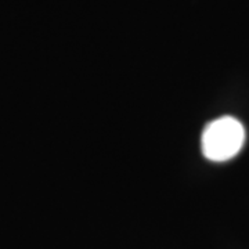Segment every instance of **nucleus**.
I'll list each match as a JSON object with an SVG mask.
<instances>
[{
    "instance_id": "obj_1",
    "label": "nucleus",
    "mask_w": 249,
    "mask_h": 249,
    "mask_svg": "<svg viewBox=\"0 0 249 249\" xmlns=\"http://www.w3.org/2000/svg\"><path fill=\"white\" fill-rule=\"evenodd\" d=\"M245 142V127L237 118L220 116L205 126L201 148L206 160L226 162L242 150Z\"/></svg>"
}]
</instances>
